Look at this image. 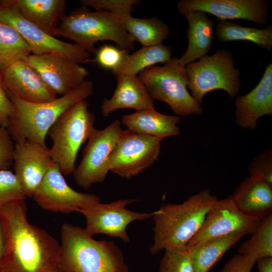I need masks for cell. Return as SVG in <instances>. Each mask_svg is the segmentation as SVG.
I'll list each match as a JSON object with an SVG mask.
<instances>
[{"mask_svg":"<svg viewBox=\"0 0 272 272\" xmlns=\"http://www.w3.org/2000/svg\"><path fill=\"white\" fill-rule=\"evenodd\" d=\"M15 144L7 128L0 126V170H8L13 163Z\"/></svg>","mask_w":272,"mask_h":272,"instance_id":"36","label":"cell"},{"mask_svg":"<svg viewBox=\"0 0 272 272\" xmlns=\"http://www.w3.org/2000/svg\"><path fill=\"white\" fill-rule=\"evenodd\" d=\"M4 1L25 19L52 36L66 8L65 0Z\"/></svg>","mask_w":272,"mask_h":272,"instance_id":"22","label":"cell"},{"mask_svg":"<svg viewBox=\"0 0 272 272\" xmlns=\"http://www.w3.org/2000/svg\"><path fill=\"white\" fill-rule=\"evenodd\" d=\"M14 107L7 129L13 141L30 140L47 147L45 139L49 128L72 106L93 94V83L85 80L69 93L49 102L24 101L6 91Z\"/></svg>","mask_w":272,"mask_h":272,"instance_id":"4","label":"cell"},{"mask_svg":"<svg viewBox=\"0 0 272 272\" xmlns=\"http://www.w3.org/2000/svg\"><path fill=\"white\" fill-rule=\"evenodd\" d=\"M60 232L59 268L64 272H129L113 242L95 240L85 228L67 223Z\"/></svg>","mask_w":272,"mask_h":272,"instance_id":"3","label":"cell"},{"mask_svg":"<svg viewBox=\"0 0 272 272\" xmlns=\"http://www.w3.org/2000/svg\"><path fill=\"white\" fill-rule=\"evenodd\" d=\"M179 122L178 116L162 114L155 108H150L124 115L121 123L137 133L163 139L180 134V129L177 125Z\"/></svg>","mask_w":272,"mask_h":272,"instance_id":"24","label":"cell"},{"mask_svg":"<svg viewBox=\"0 0 272 272\" xmlns=\"http://www.w3.org/2000/svg\"><path fill=\"white\" fill-rule=\"evenodd\" d=\"M53 36L72 40L91 54L97 53L95 45L99 41H112L128 51L134 49L135 42L121 27L116 14L102 11L65 15Z\"/></svg>","mask_w":272,"mask_h":272,"instance_id":"5","label":"cell"},{"mask_svg":"<svg viewBox=\"0 0 272 272\" xmlns=\"http://www.w3.org/2000/svg\"><path fill=\"white\" fill-rule=\"evenodd\" d=\"M0 222L6 241L0 272H55L59 268L60 244L28 222L25 199L3 207Z\"/></svg>","mask_w":272,"mask_h":272,"instance_id":"1","label":"cell"},{"mask_svg":"<svg viewBox=\"0 0 272 272\" xmlns=\"http://www.w3.org/2000/svg\"><path fill=\"white\" fill-rule=\"evenodd\" d=\"M0 79L5 90L24 101L41 103L57 98L56 93L25 60L0 72Z\"/></svg>","mask_w":272,"mask_h":272,"instance_id":"18","label":"cell"},{"mask_svg":"<svg viewBox=\"0 0 272 272\" xmlns=\"http://www.w3.org/2000/svg\"><path fill=\"white\" fill-rule=\"evenodd\" d=\"M55 272H64L63 270H62L61 268H59L57 270H56Z\"/></svg>","mask_w":272,"mask_h":272,"instance_id":"41","label":"cell"},{"mask_svg":"<svg viewBox=\"0 0 272 272\" xmlns=\"http://www.w3.org/2000/svg\"><path fill=\"white\" fill-rule=\"evenodd\" d=\"M136 201L135 199H124L108 203L99 202L81 208L78 212L85 217V230L90 236L105 234L128 243L130 241L126 232L128 225L134 221L153 218L156 213V211L149 213H140L126 209L127 205Z\"/></svg>","mask_w":272,"mask_h":272,"instance_id":"12","label":"cell"},{"mask_svg":"<svg viewBox=\"0 0 272 272\" xmlns=\"http://www.w3.org/2000/svg\"><path fill=\"white\" fill-rule=\"evenodd\" d=\"M139 74L152 99L166 103L177 115L186 116L202 112L201 105L187 89V73L179 58H171L163 65H153Z\"/></svg>","mask_w":272,"mask_h":272,"instance_id":"7","label":"cell"},{"mask_svg":"<svg viewBox=\"0 0 272 272\" xmlns=\"http://www.w3.org/2000/svg\"><path fill=\"white\" fill-rule=\"evenodd\" d=\"M0 21L15 28L29 45L33 54H57L79 64L96 61L78 44L61 41L47 34L5 1H0Z\"/></svg>","mask_w":272,"mask_h":272,"instance_id":"10","label":"cell"},{"mask_svg":"<svg viewBox=\"0 0 272 272\" xmlns=\"http://www.w3.org/2000/svg\"><path fill=\"white\" fill-rule=\"evenodd\" d=\"M268 6L265 0H181L177 4L181 15L200 11L219 21L242 19L260 25L267 23Z\"/></svg>","mask_w":272,"mask_h":272,"instance_id":"15","label":"cell"},{"mask_svg":"<svg viewBox=\"0 0 272 272\" xmlns=\"http://www.w3.org/2000/svg\"><path fill=\"white\" fill-rule=\"evenodd\" d=\"M121 122L112 121L104 129L95 128L83 151L82 159L74 172V179L82 188L103 182L110 171L109 157L122 131Z\"/></svg>","mask_w":272,"mask_h":272,"instance_id":"11","label":"cell"},{"mask_svg":"<svg viewBox=\"0 0 272 272\" xmlns=\"http://www.w3.org/2000/svg\"><path fill=\"white\" fill-rule=\"evenodd\" d=\"M256 260L241 254H236L224 265L221 272H251Z\"/></svg>","mask_w":272,"mask_h":272,"instance_id":"37","label":"cell"},{"mask_svg":"<svg viewBox=\"0 0 272 272\" xmlns=\"http://www.w3.org/2000/svg\"><path fill=\"white\" fill-rule=\"evenodd\" d=\"M218 200L208 189L190 196L179 204L162 206L153 217L152 254L187 245L201 228L209 211Z\"/></svg>","mask_w":272,"mask_h":272,"instance_id":"2","label":"cell"},{"mask_svg":"<svg viewBox=\"0 0 272 272\" xmlns=\"http://www.w3.org/2000/svg\"><path fill=\"white\" fill-rule=\"evenodd\" d=\"M188 77L187 89L201 105L204 96L221 89L230 97L237 95L241 87L240 71L234 67V59L228 50L218 49L185 66Z\"/></svg>","mask_w":272,"mask_h":272,"instance_id":"8","label":"cell"},{"mask_svg":"<svg viewBox=\"0 0 272 272\" xmlns=\"http://www.w3.org/2000/svg\"><path fill=\"white\" fill-rule=\"evenodd\" d=\"M159 272H194L186 246L165 250Z\"/></svg>","mask_w":272,"mask_h":272,"instance_id":"31","label":"cell"},{"mask_svg":"<svg viewBox=\"0 0 272 272\" xmlns=\"http://www.w3.org/2000/svg\"><path fill=\"white\" fill-rule=\"evenodd\" d=\"M116 15L121 27L142 47L162 44L169 35V27L158 17L142 19L130 14Z\"/></svg>","mask_w":272,"mask_h":272,"instance_id":"26","label":"cell"},{"mask_svg":"<svg viewBox=\"0 0 272 272\" xmlns=\"http://www.w3.org/2000/svg\"><path fill=\"white\" fill-rule=\"evenodd\" d=\"M25 60L61 96L77 88L89 74L88 71L80 64L57 54H32Z\"/></svg>","mask_w":272,"mask_h":272,"instance_id":"16","label":"cell"},{"mask_svg":"<svg viewBox=\"0 0 272 272\" xmlns=\"http://www.w3.org/2000/svg\"><path fill=\"white\" fill-rule=\"evenodd\" d=\"M32 50L20 34L0 21V72L31 54Z\"/></svg>","mask_w":272,"mask_h":272,"instance_id":"29","label":"cell"},{"mask_svg":"<svg viewBox=\"0 0 272 272\" xmlns=\"http://www.w3.org/2000/svg\"><path fill=\"white\" fill-rule=\"evenodd\" d=\"M162 140L122 130L109 157L110 171L126 179L138 176L158 159Z\"/></svg>","mask_w":272,"mask_h":272,"instance_id":"9","label":"cell"},{"mask_svg":"<svg viewBox=\"0 0 272 272\" xmlns=\"http://www.w3.org/2000/svg\"><path fill=\"white\" fill-rule=\"evenodd\" d=\"M115 77L116 87L112 96L104 99L100 106L104 117L119 109L155 108L154 101L138 76L118 75Z\"/></svg>","mask_w":272,"mask_h":272,"instance_id":"20","label":"cell"},{"mask_svg":"<svg viewBox=\"0 0 272 272\" xmlns=\"http://www.w3.org/2000/svg\"><path fill=\"white\" fill-rule=\"evenodd\" d=\"M231 196L236 207L249 217L261 221L272 214V187L258 178H245Z\"/></svg>","mask_w":272,"mask_h":272,"instance_id":"21","label":"cell"},{"mask_svg":"<svg viewBox=\"0 0 272 272\" xmlns=\"http://www.w3.org/2000/svg\"><path fill=\"white\" fill-rule=\"evenodd\" d=\"M13 163L26 196L32 197L53 162L47 147L26 140L15 144Z\"/></svg>","mask_w":272,"mask_h":272,"instance_id":"17","label":"cell"},{"mask_svg":"<svg viewBox=\"0 0 272 272\" xmlns=\"http://www.w3.org/2000/svg\"><path fill=\"white\" fill-rule=\"evenodd\" d=\"M6 241L4 232L0 222V263L6 251Z\"/></svg>","mask_w":272,"mask_h":272,"instance_id":"40","label":"cell"},{"mask_svg":"<svg viewBox=\"0 0 272 272\" xmlns=\"http://www.w3.org/2000/svg\"><path fill=\"white\" fill-rule=\"evenodd\" d=\"M14 114V106L3 87L0 79V126L7 128Z\"/></svg>","mask_w":272,"mask_h":272,"instance_id":"38","label":"cell"},{"mask_svg":"<svg viewBox=\"0 0 272 272\" xmlns=\"http://www.w3.org/2000/svg\"><path fill=\"white\" fill-rule=\"evenodd\" d=\"M84 7H91L96 11H106L124 15L130 14L134 10L133 6L140 3L137 0H81Z\"/></svg>","mask_w":272,"mask_h":272,"instance_id":"33","label":"cell"},{"mask_svg":"<svg viewBox=\"0 0 272 272\" xmlns=\"http://www.w3.org/2000/svg\"><path fill=\"white\" fill-rule=\"evenodd\" d=\"M128 53V50L112 45H104L97 50L95 60L101 67L112 71Z\"/></svg>","mask_w":272,"mask_h":272,"instance_id":"35","label":"cell"},{"mask_svg":"<svg viewBox=\"0 0 272 272\" xmlns=\"http://www.w3.org/2000/svg\"><path fill=\"white\" fill-rule=\"evenodd\" d=\"M256 262L259 272H272V257L260 258Z\"/></svg>","mask_w":272,"mask_h":272,"instance_id":"39","label":"cell"},{"mask_svg":"<svg viewBox=\"0 0 272 272\" xmlns=\"http://www.w3.org/2000/svg\"><path fill=\"white\" fill-rule=\"evenodd\" d=\"M217 39L221 42L247 41L270 51L272 49V26L263 29L244 27L232 21L220 20L216 26Z\"/></svg>","mask_w":272,"mask_h":272,"instance_id":"28","label":"cell"},{"mask_svg":"<svg viewBox=\"0 0 272 272\" xmlns=\"http://www.w3.org/2000/svg\"><path fill=\"white\" fill-rule=\"evenodd\" d=\"M244 236L233 234L186 246L194 272H209L226 251Z\"/></svg>","mask_w":272,"mask_h":272,"instance_id":"25","label":"cell"},{"mask_svg":"<svg viewBox=\"0 0 272 272\" xmlns=\"http://www.w3.org/2000/svg\"><path fill=\"white\" fill-rule=\"evenodd\" d=\"M32 198L44 210L69 214L90 205L100 202L93 194L78 192L66 182L59 167L51 166Z\"/></svg>","mask_w":272,"mask_h":272,"instance_id":"14","label":"cell"},{"mask_svg":"<svg viewBox=\"0 0 272 272\" xmlns=\"http://www.w3.org/2000/svg\"><path fill=\"white\" fill-rule=\"evenodd\" d=\"M260 221L242 212L236 207L231 195L225 199H218L207 213L199 231L186 246L230 235H251Z\"/></svg>","mask_w":272,"mask_h":272,"instance_id":"13","label":"cell"},{"mask_svg":"<svg viewBox=\"0 0 272 272\" xmlns=\"http://www.w3.org/2000/svg\"><path fill=\"white\" fill-rule=\"evenodd\" d=\"M26 197L14 173L9 170H0V210L11 202Z\"/></svg>","mask_w":272,"mask_h":272,"instance_id":"32","label":"cell"},{"mask_svg":"<svg viewBox=\"0 0 272 272\" xmlns=\"http://www.w3.org/2000/svg\"><path fill=\"white\" fill-rule=\"evenodd\" d=\"M86 99L76 103L63 112L49 128L52 141L51 159L63 175L73 173L78 153L95 128V116L88 109Z\"/></svg>","mask_w":272,"mask_h":272,"instance_id":"6","label":"cell"},{"mask_svg":"<svg viewBox=\"0 0 272 272\" xmlns=\"http://www.w3.org/2000/svg\"><path fill=\"white\" fill-rule=\"evenodd\" d=\"M250 176L263 181L272 187V151L269 148L257 156L249 164Z\"/></svg>","mask_w":272,"mask_h":272,"instance_id":"34","label":"cell"},{"mask_svg":"<svg viewBox=\"0 0 272 272\" xmlns=\"http://www.w3.org/2000/svg\"><path fill=\"white\" fill-rule=\"evenodd\" d=\"M184 16L188 24V45L179 59L180 63L185 66L206 55L210 51L214 40L215 23L207 14L200 11L188 12Z\"/></svg>","mask_w":272,"mask_h":272,"instance_id":"23","label":"cell"},{"mask_svg":"<svg viewBox=\"0 0 272 272\" xmlns=\"http://www.w3.org/2000/svg\"><path fill=\"white\" fill-rule=\"evenodd\" d=\"M250 239L239 247V254L256 259L272 257V214L261 220Z\"/></svg>","mask_w":272,"mask_h":272,"instance_id":"30","label":"cell"},{"mask_svg":"<svg viewBox=\"0 0 272 272\" xmlns=\"http://www.w3.org/2000/svg\"><path fill=\"white\" fill-rule=\"evenodd\" d=\"M171 56L170 47L162 44L142 47L131 54L127 53L112 73L115 76H137L149 67L158 63H165L171 58Z\"/></svg>","mask_w":272,"mask_h":272,"instance_id":"27","label":"cell"},{"mask_svg":"<svg viewBox=\"0 0 272 272\" xmlns=\"http://www.w3.org/2000/svg\"><path fill=\"white\" fill-rule=\"evenodd\" d=\"M235 103L236 122L242 128L254 129L259 118L271 115V63L266 66L256 86L247 94L237 97Z\"/></svg>","mask_w":272,"mask_h":272,"instance_id":"19","label":"cell"}]
</instances>
